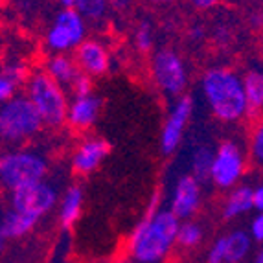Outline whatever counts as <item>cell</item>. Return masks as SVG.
<instances>
[{
    "instance_id": "20",
    "label": "cell",
    "mask_w": 263,
    "mask_h": 263,
    "mask_svg": "<svg viewBox=\"0 0 263 263\" xmlns=\"http://www.w3.org/2000/svg\"><path fill=\"white\" fill-rule=\"evenodd\" d=\"M243 85H245L249 116L258 118L263 114V68H249L243 74Z\"/></svg>"
},
{
    "instance_id": "4",
    "label": "cell",
    "mask_w": 263,
    "mask_h": 263,
    "mask_svg": "<svg viewBox=\"0 0 263 263\" xmlns=\"http://www.w3.org/2000/svg\"><path fill=\"white\" fill-rule=\"evenodd\" d=\"M26 94L31 103L39 110L46 127H61L66 123L70 100L66 96L63 85H59L46 70L31 72V78L26 85Z\"/></svg>"
},
{
    "instance_id": "30",
    "label": "cell",
    "mask_w": 263,
    "mask_h": 263,
    "mask_svg": "<svg viewBox=\"0 0 263 263\" xmlns=\"http://www.w3.org/2000/svg\"><path fill=\"white\" fill-rule=\"evenodd\" d=\"M204 37H206V30H204L202 24H193V26L188 28V39L192 41V43H195V44L202 43Z\"/></svg>"
},
{
    "instance_id": "28",
    "label": "cell",
    "mask_w": 263,
    "mask_h": 263,
    "mask_svg": "<svg viewBox=\"0 0 263 263\" xmlns=\"http://www.w3.org/2000/svg\"><path fill=\"white\" fill-rule=\"evenodd\" d=\"M227 261V237H217L208 249L206 263H224Z\"/></svg>"
},
{
    "instance_id": "8",
    "label": "cell",
    "mask_w": 263,
    "mask_h": 263,
    "mask_svg": "<svg viewBox=\"0 0 263 263\" xmlns=\"http://www.w3.org/2000/svg\"><path fill=\"white\" fill-rule=\"evenodd\" d=\"M247 170V158L243 147L236 140H223L215 149L210 182L219 190H234L239 186Z\"/></svg>"
},
{
    "instance_id": "9",
    "label": "cell",
    "mask_w": 263,
    "mask_h": 263,
    "mask_svg": "<svg viewBox=\"0 0 263 263\" xmlns=\"http://www.w3.org/2000/svg\"><path fill=\"white\" fill-rule=\"evenodd\" d=\"M59 201H61L59 192L48 180H41L35 184L9 192V208L39 217V219L52 212L55 204H59Z\"/></svg>"
},
{
    "instance_id": "36",
    "label": "cell",
    "mask_w": 263,
    "mask_h": 263,
    "mask_svg": "<svg viewBox=\"0 0 263 263\" xmlns=\"http://www.w3.org/2000/svg\"><path fill=\"white\" fill-rule=\"evenodd\" d=\"M252 263H263V243L259 245V249H258V252H256L254 261H252Z\"/></svg>"
},
{
    "instance_id": "2",
    "label": "cell",
    "mask_w": 263,
    "mask_h": 263,
    "mask_svg": "<svg viewBox=\"0 0 263 263\" xmlns=\"http://www.w3.org/2000/svg\"><path fill=\"white\" fill-rule=\"evenodd\" d=\"M201 92L208 109L223 123L241 122L249 116L243 76L230 66H210L201 76Z\"/></svg>"
},
{
    "instance_id": "23",
    "label": "cell",
    "mask_w": 263,
    "mask_h": 263,
    "mask_svg": "<svg viewBox=\"0 0 263 263\" xmlns=\"http://www.w3.org/2000/svg\"><path fill=\"white\" fill-rule=\"evenodd\" d=\"M76 9L88 22H100L107 15L109 0H76Z\"/></svg>"
},
{
    "instance_id": "31",
    "label": "cell",
    "mask_w": 263,
    "mask_h": 263,
    "mask_svg": "<svg viewBox=\"0 0 263 263\" xmlns=\"http://www.w3.org/2000/svg\"><path fill=\"white\" fill-rule=\"evenodd\" d=\"M214 37H215V43L217 44H228V41L232 39V31L228 30V26L219 24V26H215Z\"/></svg>"
},
{
    "instance_id": "26",
    "label": "cell",
    "mask_w": 263,
    "mask_h": 263,
    "mask_svg": "<svg viewBox=\"0 0 263 263\" xmlns=\"http://www.w3.org/2000/svg\"><path fill=\"white\" fill-rule=\"evenodd\" d=\"M249 151H250V158L254 160V164L263 167V118H259L256 122L254 129L250 133Z\"/></svg>"
},
{
    "instance_id": "17",
    "label": "cell",
    "mask_w": 263,
    "mask_h": 263,
    "mask_svg": "<svg viewBox=\"0 0 263 263\" xmlns=\"http://www.w3.org/2000/svg\"><path fill=\"white\" fill-rule=\"evenodd\" d=\"M254 210V186L239 184L230 190L223 202V217L227 221L237 219Z\"/></svg>"
},
{
    "instance_id": "27",
    "label": "cell",
    "mask_w": 263,
    "mask_h": 263,
    "mask_svg": "<svg viewBox=\"0 0 263 263\" xmlns=\"http://www.w3.org/2000/svg\"><path fill=\"white\" fill-rule=\"evenodd\" d=\"M92 79L94 78H90V76L85 74V72H79L70 85L72 98H83V96H90V94H94L92 92V87H94Z\"/></svg>"
},
{
    "instance_id": "19",
    "label": "cell",
    "mask_w": 263,
    "mask_h": 263,
    "mask_svg": "<svg viewBox=\"0 0 263 263\" xmlns=\"http://www.w3.org/2000/svg\"><path fill=\"white\" fill-rule=\"evenodd\" d=\"M44 70L48 72L50 78L55 79L59 85L68 88H70L76 76L81 72L76 59L68 55V53H53V55H50L46 59V63H44Z\"/></svg>"
},
{
    "instance_id": "35",
    "label": "cell",
    "mask_w": 263,
    "mask_h": 263,
    "mask_svg": "<svg viewBox=\"0 0 263 263\" xmlns=\"http://www.w3.org/2000/svg\"><path fill=\"white\" fill-rule=\"evenodd\" d=\"M59 9H76V0H57Z\"/></svg>"
},
{
    "instance_id": "38",
    "label": "cell",
    "mask_w": 263,
    "mask_h": 263,
    "mask_svg": "<svg viewBox=\"0 0 263 263\" xmlns=\"http://www.w3.org/2000/svg\"><path fill=\"white\" fill-rule=\"evenodd\" d=\"M114 263H138L136 259H133V258H122V259H118V261H114Z\"/></svg>"
},
{
    "instance_id": "33",
    "label": "cell",
    "mask_w": 263,
    "mask_h": 263,
    "mask_svg": "<svg viewBox=\"0 0 263 263\" xmlns=\"http://www.w3.org/2000/svg\"><path fill=\"white\" fill-rule=\"evenodd\" d=\"M133 6V0H109V8L118 11V13H125Z\"/></svg>"
},
{
    "instance_id": "32",
    "label": "cell",
    "mask_w": 263,
    "mask_h": 263,
    "mask_svg": "<svg viewBox=\"0 0 263 263\" xmlns=\"http://www.w3.org/2000/svg\"><path fill=\"white\" fill-rule=\"evenodd\" d=\"M188 2L197 11H210V9H215L221 4V0H188Z\"/></svg>"
},
{
    "instance_id": "22",
    "label": "cell",
    "mask_w": 263,
    "mask_h": 263,
    "mask_svg": "<svg viewBox=\"0 0 263 263\" xmlns=\"http://www.w3.org/2000/svg\"><path fill=\"white\" fill-rule=\"evenodd\" d=\"M214 160H215V149H212L210 145L206 144L197 145L192 153V175L201 180V182L210 180Z\"/></svg>"
},
{
    "instance_id": "15",
    "label": "cell",
    "mask_w": 263,
    "mask_h": 263,
    "mask_svg": "<svg viewBox=\"0 0 263 263\" xmlns=\"http://www.w3.org/2000/svg\"><path fill=\"white\" fill-rule=\"evenodd\" d=\"M31 78L30 66L24 61H9L4 65L2 72H0V101L11 100V98L18 96V90L22 87H26L28 81Z\"/></svg>"
},
{
    "instance_id": "39",
    "label": "cell",
    "mask_w": 263,
    "mask_h": 263,
    "mask_svg": "<svg viewBox=\"0 0 263 263\" xmlns=\"http://www.w3.org/2000/svg\"><path fill=\"white\" fill-rule=\"evenodd\" d=\"M224 263H230V261H224Z\"/></svg>"
},
{
    "instance_id": "37",
    "label": "cell",
    "mask_w": 263,
    "mask_h": 263,
    "mask_svg": "<svg viewBox=\"0 0 263 263\" xmlns=\"http://www.w3.org/2000/svg\"><path fill=\"white\" fill-rule=\"evenodd\" d=\"M151 4H157V6H167V4H173L175 0H149Z\"/></svg>"
},
{
    "instance_id": "24",
    "label": "cell",
    "mask_w": 263,
    "mask_h": 263,
    "mask_svg": "<svg viewBox=\"0 0 263 263\" xmlns=\"http://www.w3.org/2000/svg\"><path fill=\"white\" fill-rule=\"evenodd\" d=\"M202 227L195 221H182L179 228V237H177V245L184 247V249H193L202 241Z\"/></svg>"
},
{
    "instance_id": "5",
    "label": "cell",
    "mask_w": 263,
    "mask_h": 263,
    "mask_svg": "<svg viewBox=\"0 0 263 263\" xmlns=\"http://www.w3.org/2000/svg\"><path fill=\"white\" fill-rule=\"evenodd\" d=\"M48 170V158L28 147H13L0 157V182L9 192L46 180Z\"/></svg>"
},
{
    "instance_id": "13",
    "label": "cell",
    "mask_w": 263,
    "mask_h": 263,
    "mask_svg": "<svg viewBox=\"0 0 263 263\" xmlns=\"http://www.w3.org/2000/svg\"><path fill=\"white\" fill-rule=\"evenodd\" d=\"M74 59L79 70L90 78H101L110 68V53L107 46L98 39H87L74 52Z\"/></svg>"
},
{
    "instance_id": "16",
    "label": "cell",
    "mask_w": 263,
    "mask_h": 263,
    "mask_svg": "<svg viewBox=\"0 0 263 263\" xmlns=\"http://www.w3.org/2000/svg\"><path fill=\"white\" fill-rule=\"evenodd\" d=\"M37 223H39V217L8 208L2 215V221H0V241L6 243L13 241V239H21L26 234H30Z\"/></svg>"
},
{
    "instance_id": "29",
    "label": "cell",
    "mask_w": 263,
    "mask_h": 263,
    "mask_svg": "<svg viewBox=\"0 0 263 263\" xmlns=\"http://www.w3.org/2000/svg\"><path fill=\"white\" fill-rule=\"evenodd\" d=\"M249 232H250V236H252V239L261 245L263 243V212H258V214L250 219Z\"/></svg>"
},
{
    "instance_id": "1",
    "label": "cell",
    "mask_w": 263,
    "mask_h": 263,
    "mask_svg": "<svg viewBox=\"0 0 263 263\" xmlns=\"http://www.w3.org/2000/svg\"><path fill=\"white\" fill-rule=\"evenodd\" d=\"M162 193L153 192L142 219L127 237V256L138 263H162L177 245L182 221L170 208H160Z\"/></svg>"
},
{
    "instance_id": "34",
    "label": "cell",
    "mask_w": 263,
    "mask_h": 263,
    "mask_svg": "<svg viewBox=\"0 0 263 263\" xmlns=\"http://www.w3.org/2000/svg\"><path fill=\"white\" fill-rule=\"evenodd\" d=\"M254 210L263 212V182L254 186Z\"/></svg>"
},
{
    "instance_id": "7",
    "label": "cell",
    "mask_w": 263,
    "mask_h": 263,
    "mask_svg": "<svg viewBox=\"0 0 263 263\" xmlns=\"http://www.w3.org/2000/svg\"><path fill=\"white\" fill-rule=\"evenodd\" d=\"M151 78L153 83L170 98L184 96L190 74L184 59L173 48H158L151 57Z\"/></svg>"
},
{
    "instance_id": "11",
    "label": "cell",
    "mask_w": 263,
    "mask_h": 263,
    "mask_svg": "<svg viewBox=\"0 0 263 263\" xmlns=\"http://www.w3.org/2000/svg\"><path fill=\"white\" fill-rule=\"evenodd\" d=\"M201 184H202L201 180L195 179L192 173L177 179L175 186H173V193H171L170 210L180 221H190L193 215L197 214L199 208H201V201H202Z\"/></svg>"
},
{
    "instance_id": "18",
    "label": "cell",
    "mask_w": 263,
    "mask_h": 263,
    "mask_svg": "<svg viewBox=\"0 0 263 263\" xmlns=\"http://www.w3.org/2000/svg\"><path fill=\"white\" fill-rule=\"evenodd\" d=\"M83 188L72 184L65 190L59 201V224L63 230H70L81 217L83 210Z\"/></svg>"
},
{
    "instance_id": "3",
    "label": "cell",
    "mask_w": 263,
    "mask_h": 263,
    "mask_svg": "<svg viewBox=\"0 0 263 263\" xmlns=\"http://www.w3.org/2000/svg\"><path fill=\"white\" fill-rule=\"evenodd\" d=\"M44 127L39 110L26 94H18L0 105V138L8 145H22Z\"/></svg>"
},
{
    "instance_id": "25",
    "label": "cell",
    "mask_w": 263,
    "mask_h": 263,
    "mask_svg": "<svg viewBox=\"0 0 263 263\" xmlns=\"http://www.w3.org/2000/svg\"><path fill=\"white\" fill-rule=\"evenodd\" d=\"M133 43H135V48L142 53H147L153 50L155 46V30L153 24L149 21H140L136 24V30L133 33Z\"/></svg>"
},
{
    "instance_id": "12",
    "label": "cell",
    "mask_w": 263,
    "mask_h": 263,
    "mask_svg": "<svg viewBox=\"0 0 263 263\" xmlns=\"http://www.w3.org/2000/svg\"><path fill=\"white\" fill-rule=\"evenodd\" d=\"M110 153V144L100 136H88L79 142L76 151L72 153L70 164L78 175H90L103 164Z\"/></svg>"
},
{
    "instance_id": "14",
    "label": "cell",
    "mask_w": 263,
    "mask_h": 263,
    "mask_svg": "<svg viewBox=\"0 0 263 263\" xmlns=\"http://www.w3.org/2000/svg\"><path fill=\"white\" fill-rule=\"evenodd\" d=\"M101 105H103L101 98L94 96V94L83 98H72L66 123L74 131H88L100 118Z\"/></svg>"
},
{
    "instance_id": "6",
    "label": "cell",
    "mask_w": 263,
    "mask_h": 263,
    "mask_svg": "<svg viewBox=\"0 0 263 263\" xmlns=\"http://www.w3.org/2000/svg\"><path fill=\"white\" fill-rule=\"evenodd\" d=\"M88 21L78 9H59L44 33V46L50 53H70L88 39Z\"/></svg>"
},
{
    "instance_id": "21",
    "label": "cell",
    "mask_w": 263,
    "mask_h": 263,
    "mask_svg": "<svg viewBox=\"0 0 263 263\" xmlns=\"http://www.w3.org/2000/svg\"><path fill=\"white\" fill-rule=\"evenodd\" d=\"M227 261L230 263H243L252 249V236L247 230H232L227 234Z\"/></svg>"
},
{
    "instance_id": "10",
    "label": "cell",
    "mask_w": 263,
    "mask_h": 263,
    "mask_svg": "<svg viewBox=\"0 0 263 263\" xmlns=\"http://www.w3.org/2000/svg\"><path fill=\"white\" fill-rule=\"evenodd\" d=\"M193 109H195V101L188 94L177 98L175 103L171 105L166 122L162 125V131H160V140H158L162 155L170 157V155H173L179 149L186 125H188L193 116Z\"/></svg>"
}]
</instances>
